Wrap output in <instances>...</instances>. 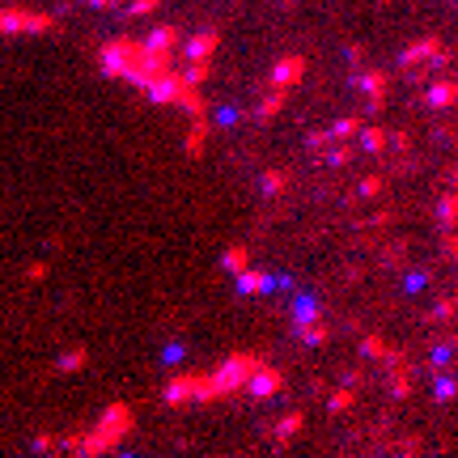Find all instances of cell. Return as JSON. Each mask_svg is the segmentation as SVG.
<instances>
[{"mask_svg": "<svg viewBox=\"0 0 458 458\" xmlns=\"http://www.w3.org/2000/svg\"><path fill=\"white\" fill-rule=\"evenodd\" d=\"M246 263H251V255H246V246H229V251L221 255V272H234V276H238V272H242Z\"/></svg>", "mask_w": 458, "mask_h": 458, "instance_id": "cell-17", "label": "cell"}, {"mask_svg": "<svg viewBox=\"0 0 458 458\" xmlns=\"http://www.w3.org/2000/svg\"><path fill=\"white\" fill-rule=\"evenodd\" d=\"M323 157H327V166H336V170H340V166H348V161H353V149H348L344 140H331V144L323 149Z\"/></svg>", "mask_w": 458, "mask_h": 458, "instance_id": "cell-20", "label": "cell"}, {"mask_svg": "<svg viewBox=\"0 0 458 458\" xmlns=\"http://www.w3.org/2000/svg\"><path fill=\"white\" fill-rule=\"evenodd\" d=\"M157 4H161V0H136L132 13H149V8H157Z\"/></svg>", "mask_w": 458, "mask_h": 458, "instance_id": "cell-31", "label": "cell"}, {"mask_svg": "<svg viewBox=\"0 0 458 458\" xmlns=\"http://www.w3.org/2000/svg\"><path fill=\"white\" fill-rule=\"evenodd\" d=\"M268 289H272V280H268L263 272H255L251 263L238 272V293H242V297H259V293H268Z\"/></svg>", "mask_w": 458, "mask_h": 458, "instance_id": "cell-6", "label": "cell"}, {"mask_svg": "<svg viewBox=\"0 0 458 458\" xmlns=\"http://www.w3.org/2000/svg\"><path fill=\"white\" fill-rule=\"evenodd\" d=\"M454 395H458V378H454V374H442V378H437V387H433V403H450Z\"/></svg>", "mask_w": 458, "mask_h": 458, "instance_id": "cell-21", "label": "cell"}, {"mask_svg": "<svg viewBox=\"0 0 458 458\" xmlns=\"http://www.w3.org/2000/svg\"><path fill=\"white\" fill-rule=\"evenodd\" d=\"M293 331H297V340H302V344H310V348H323V344L331 340L327 323H319V319H314V323H297Z\"/></svg>", "mask_w": 458, "mask_h": 458, "instance_id": "cell-8", "label": "cell"}, {"mask_svg": "<svg viewBox=\"0 0 458 458\" xmlns=\"http://www.w3.org/2000/svg\"><path fill=\"white\" fill-rule=\"evenodd\" d=\"M425 106H433V110H450V106H458V76L433 81V85L425 89Z\"/></svg>", "mask_w": 458, "mask_h": 458, "instance_id": "cell-4", "label": "cell"}, {"mask_svg": "<svg viewBox=\"0 0 458 458\" xmlns=\"http://www.w3.org/2000/svg\"><path fill=\"white\" fill-rule=\"evenodd\" d=\"M437 221L446 225V229H458V195H442V204H437Z\"/></svg>", "mask_w": 458, "mask_h": 458, "instance_id": "cell-19", "label": "cell"}, {"mask_svg": "<svg viewBox=\"0 0 458 458\" xmlns=\"http://www.w3.org/2000/svg\"><path fill=\"white\" fill-rule=\"evenodd\" d=\"M285 102H289V89H272V93H268V98L259 102L255 119H259V123H272V119L280 115V106H285Z\"/></svg>", "mask_w": 458, "mask_h": 458, "instance_id": "cell-10", "label": "cell"}, {"mask_svg": "<svg viewBox=\"0 0 458 458\" xmlns=\"http://www.w3.org/2000/svg\"><path fill=\"white\" fill-rule=\"evenodd\" d=\"M314 319H323L319 297H302V302L293 306V327H297V323H314Z\"/></svg>", "mask_w": 458, "mask_h": 458, "instance_id": "cell-14", "label": "cell"}, {"mask_svg": "<svg viewBox=\"0 0 458 458\" xmlns=\"http://www.w3.org/2000/svg\"><path fill=\"white\" fill-rule=\"evenodd\" d=\"M234 119H238V110H229V106H225V110H217V127H229Z\"/></svg>", "mask_w": 458, "mask_h": 458, "instance_id": "cell-29", "label": "cell"}, {"mask_svg": "<svg viewBox=\"0 0 458 458\" xmlns=\"http://www.w3.org/2000/svg\"><path fill=\"white\" fill-rule=\"evenodd\" d=\"M217 42H221V34H217V30H204V34L187 38V59H208V55L217 51Z\"/></svg>", "mask_w": 458, "mask_h": 458, "instance_id": "cell-7", "label": "cell"}, {"mask_svg": "<svg viewBox=\"0 0 458 458\" xmlns=\"http://www.w3.org/2000/svg\"><path fill=\"white\" fill-rule=\"evenodd\" d=\"M174 42H178V30H174V25H161V30H153V34H149V42H144V47H149V51H170Z\"/></svg>", "mask_w": 458, "mask_h": 458, "instance_id": "cell-16", "label": "cell"}, {"mask_svg": "<svg viewBox=\"0 0 458 458\" xmlns=\"http://www.w3.org/2000/svg\"><path fill=\"white\" fill-rule=\"evenodd\" d=\"M191 395H195V378H187V374H178V378L166 387V403H170V408H183Z\"/></svg>", "mask_w": 458, "mask_h": 458, "instance_id": "cell-9", "label": "cell"}, {"mask_svg": "<svg viewBox=\"0 0 458 458\" xmlns=\"http://www.w3.org/2000/svg\"><path fill=\"white\" fill-rule=\"evenodd\" d=\"M302 76H306V55H285V59L272 64V85L276 89H293Z\"/></svg>", "mask_w": 458, "mask_h": 458, "instance_id": "cell-3", "label": "cell"}, {"mask_svg": "<svg viewBox=\"0 0 458 458\" xmlns=\"http://www.w3.org/2000/svg\"><path fill=\"white\" fill-rule=\"evenodd\" d=\"M429 361H433L437 370H442V365H450V361H454V340H450V344H442V348H433V357H429Z\"/></svg>", "mask_w": 458, "mask_h": 458, "instance_id": "cell-24", "label": "cell"}, {"mask_svg": "<svg viewBox=\"0 0 458 458\" xmlns=\"http://www.w3.org/2000/svg\"><path fill=\"white\" fill-rule=\"evenodd\" d=\"M357 136H361V149H365V153H374V157L387 149V127H378V123H361V132H357Z\"/></svg>", "mask_w": 458, "mask_h": 458, "instance_id": "cell-11", "label": "cell"}, {"mask_svg": "<svg viewBox=\"0 0 458 458\" xmlns=\"http://www.w3.org/2000/svg\"><path fill=\"white\" fill-rule=\"evenodd\" d=\"M353 403H357V391H353V387H340V391L327 399V412H331V416H344Z\"/></svg>", "mask_w": 458, "mask_h": 458, "instance_id": "cell-18", "label": "cell"}, {"mask_svg": "<svg viewBox=\"0 0 458 458\" xmlns=\"http://www.w3.org/2000/svg\"><path fill=\"white\" fill-rule=\"evenodd\" d=\"M378 191H382V178H378V174H374V178H365V183L357 187V195H365V200H370V195H378Z\"/></svg>", "mask_w": 458, "mask_h": 458, "instance_id": "cell-27", "label": "cell"}, {"mask_svg": "<svg viewBox=\"0 0 458 458\" xmlns=\"http://www.w3.org/2000/svg\"><path fill=\"white\" fill-rule=\"evenodd\" d=\"M387 144H395V149H412V132H387Z\"/></svg>", "mask_w": 458, "mask_h": 458, "instance_id": "cell-26", "label": "cell"}, {"mask_svg": "<svg viewBox=\"0 0 458 458\" xmlns=\"http://www.w3.org/2000/svg\"><path fill=\"white\" fill-rule=\"evenodd\" d=\"M242 387H246V395H251V399H272V395L285 387V374H280L276 365H268V361H263V365H259Z\"/></svg>", "mask_w": 458, "mask_h": 458, "instance_id": "cell-2", "label": "cell"}, {"mask_svg": "<svg viewBox=\"0 0 458 458\" xmlns=\"http://www.w3.org/2000/svg\"><path fill=\"white\" fill-rule=\"evenodd\" d=\"M302 425H306V416H302V412H289V416L272 429V437H276V442H289V437H297V433H302Z\"/></svg>", "mask_w": 458, "mask_h": 458, "instance_id": "cell-15", "label": "cell"}, {"mask_svg": "<svg viewBox=\"0 0 458 458\" xmlns=\"http://www.w3.org/2000/svg\"><path fill=\"white\" fill-rule=\"evenodd\" d=\"M259 187H263V195H268V200H272V195H280V191H289V170H263Z\"/></svg>", "mask_w": 458, "mask_h": 458, "instance_id": "cell-13", "label": "cell"}, {"mask_svg": "<svg viewBox=\"0 0 458 458\" xmlns=\"http://www.w3.org/2000/svg\"><path fill=\"white\" fill-rule=\"evenodd\" d=\"M280 4H293V0H280Z\"/></svg>", "mask_w": 458, "mask_h": 458, "instance_id": "cell-34", "label": "cell"}, {"mask_svg": "<svg viewBox=\"0 0 458 458\" xmlns=\"http://www.w3.org/2000/svg\"><path fill=\"white\" fill-rule=\"evenodd\" d=\"M408 391H412V387H408V378H399V382H395V399H408Z\"/></svg>", "mask_w": 458, "mask_h": 458, "instance_id": "cell-33", "label": "cell"}, {"mask_svg": "<svg viewBox=\"0 0 458 458\" xmlns=\"http://www.w3.org/2000/svg\"><path fill=\"white\" fill-rule=\"evenodd\" d=\"M446 255H450V259L458 255V234H454V229H450V238H446Z\"/></svg>", "mask_w": 458, "mask_h": 458, "instance_id": "cell-32", "label": "cell"}, {"mask_svg": "<svg viewBox=\"0 0 458 458\" xmlns=\"http://www.w3.org/2000/svg\"><path fill=\"white\" fill-rule=\"evenodd\" d=\"M387 85H391V72L387 68H370V72H357V89L370 98V115H378L387 106Z\"/></svg>", "mask_w": 458, "mask_h": 458, "instance_id": "cell-1", "label": "cell"}, {"mask_svg": "<svg viewBox=\"0 0 458 458\" xmlns=\"http://www.w3.org/2000/svg\"><path fill=\"white\" fill-rule=\"evenodd\" d=\"M327 144H331V136H327V127H323V132H310V136H306V149H314V153H323Z\"/></svg>", "mask_w": 458, "mask_h": 458, "instance_id": "cell-25", "label": "cell"}, {"mask_svg": "<svg viewBox=\"0 0 458 458\" xmlns=\"http://www.w3.org/2000/svg\"><path fill=\"white\" fill-rule=\"evenodd\" d=\"M344 59H348V64H361V59H365V47H348Z\"/></svg>", "mask_w": 458, "mask_h": 458, "instance_id": "cell-30", "label": "cell"}, {"mask_svg": "<svg viewBox=\"0 0 458 458\" xmlns=\"http://www.w3.org/2000/svg\"><path fill=\"white\" fill-rule=\"evenodd\" d=\"M425 285H429V272H412L408 276V293H420Z\"/></svg>", "mask_w": 458, "mask_h": 458, "instance_id": "cell-28", "label": "cell"}, {"mask_svg": "<svg viewBox=\"0 0 458 458\" xmlns=\"http://www.w3.org/2000/svg\"><path fill=\"white\" fill-rule=\"evenodd\" d=\"M437 47H442V38H437V34H425L420 42H412V47L399 55V68H420V64H429V59L437 55Z\"/></svg>", "mask_w": 458, "mask_h": 458, "instance_id": "cell-5", "label": "cell"}, {"mask_svg": "<svg viewBox=\"0 0 458 458\" xmlns=\"http://www.w3.org/2000/svg\"><path fill=\"white\" fill-rule=\"evenodd\" d=\"M361 123H365L361 115H344V119H336V123L327 127V136H331V140H357Z\"/></svg>", "mask_w": 458, "mask_h": 458, "instance_id": "cell-12", "label": "cell"}, {"mask_svg": "<svg viewBox=\"0 0 458 458\" xmlns=\"http://www.w3.org/2000/svg\"><path fill=\"white\" fill-rule=\"evenodd\" d=\"M454 314H458V302H454V297H442V302L429 310V319H454Z\"/></svg>", "mask_w": 458, "mask_h": 458, "instance_id": "cell-23", "label": "cell"}, {"mask_svg": "<svg viewBox=\"0 0 458 458\" xmlns=\"http://www.w3.org/2000/svg\"><path fill=\"white\" fill-rule=\"evenodd\" d=\"M387 348H391V344H387L382 336H365V340H361V357H370V361H382Z\"/></svg>", "mask_w": 458, "mask_h": 458, "instance_id": "cell-22", "label": "cell"}]
</instances>
